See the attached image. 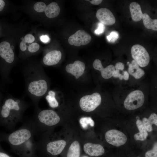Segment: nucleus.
Listing matches in <instances>:
<instances>
[{"mask_svg":"<svg viewBox=\"0 0 157 157\" xmlns=\"http://www.w3.org/2000/svg\"><path fill=\"white\" fill-rule=\"evenodd\" d=\"M83 150L87 154L92 156H98L103 155L105 150L103 147L99 144L87 143L83 146Z\"/></svg>","mask_w":157,"mask_h":157,"instance_id":"obj_15","label":"nucleus"},{"mask_svg":"<svg viewBox=\"0 0 157 157\" xmlns=\"http://www.w3.org/2000/svg\"><path fill=\"white\" fill-rule=\"evenodd\" d=\"M131 52L133 58L139 66L144 67L148 65L150 61L149 55L143 46L135 44L132 47Z\"/></svg>","mask_w":157,"mask_h":157,"instance_id":"obj_7","label":"nucleus"},{"mask_svg":"<svg viewBox=\"0 0 157 157\" xmlns=\"http://www.w3.org/2000/svg\"><path fill=\"white\" fill-rule=\"evenodd\" d=\"M101 102L100 94L98 92H95L82 97L80 100L79 105L83 110L90 112L94 110L100 105Z\"/></svg>","mask_w":157,"mask_h":157,"instance_id":"obj_6","label":"nucleus"},{"mask_svg":"<svg viewBox=\"0 0 157 157\" xmlns=\"http://www.w3.org/2000/svg\"><path fill=\"white\" fill-rule=\"evenodd\" d=\"M105 138L108 143L116 147L124 144L127 140V138L124 133L116 129L107 131L105 133Z\"/></svg>","mask_w":157,"mask_h":157,"instance_id":"obj_8","label":"nucleus"},{"mask_svg":"<svg viewBox=\"0 0 157 157\" xmlns=\"http://www.w3.org/2000/svg\"><path fill=\"white\" fill-rule=\"evenodd\" d=\"M142 19L144 25L147 28L157 31V19H151L149 15L146 13L143 14Z\"/></svg>","mask_w":157,"mask_h":157,"instance_id":"obj_21","label":"nucleus"},{"mask_svg":"<svg viewBox=\"0 0 157 157\" xmlns=\"http://www.w3.org/2000/svg\"><path fill=\"white\" fill-rule=\"evenodd\" d=\"M45 98L51 107L55 108L58 106V103L55 98V93L54 91H49Z\"/></svg>","mask_w":157,"mask_h":157,"instance_id":"obj_24","label":"nucleus"},{"mask_svg":"<svg viewBox=\"0 0 157 157\" xmlns=\"http://www.w3.org/2000/svg\"><path fill=\"white\" fill-rule=\"evenodd\" d=\"M0 56L8 64L14 61V53L9 42L3 41L0 43Z\"/></svg>","mask_w":157,"mask_h":157,"instance_id":"obj_12","label":"nucleus"},{"mask_svg":"<svg viewBox=\"0 0 157 157\" xmlns=\"http://www.w3.org/2000/svg\"><path fill=\"white\" fill-rule=\"evenodd\" d=\"M92 4L98 5L101 3L102 1V0H88Z\"/></svg>","mask_w":157,"mask_h":157,"instance_id":"obj_37","label":"nucleus"},{"mask_svg":"<svg viewBox=\"0 0 157 157\" xmlns=\"http://www.w3.org/2000/svg\"><path fill=\"white\" fill-rule=\"evenodd\" d=\"M80 147L79 142L74 141L70 145L68 150L67 157H80Z\"/></svg>","mask_w":157,"mask_h":157,"instance_id":"obj_22","label":"nucleus"},{"mask_svg":"<svg viewBox=\"0 0 157 157\" xmlns=\"http://www.w3.org/2000/svg\"></svg>","mask_w":157,"mask_h":157,"instance_id":"obj_41","label":"nucleus"},{"mask_svg":"<svg viewBox=\"0 0 157 157\" xmlns=\"http://www.w3.org/2000/svg\"><path fill=\"white\" fill-rule=\"evenodd\" d=\"M98 26L97 28L94 31V33L97 35H99L104 32L105 26L101 22L98 23Z\"/></svg>","mask_w":157,"mask_h":157,"instance_id":"obj_31","label":"nucleus"},{"mask_svg":"<svg viewBox=\"0 0 157 157\" xmlns=\"http://www.w3.org/2000/svg\"><path fill=\"white\" fill-rule=\"evenodd\" d=\"M145 157H157V143L156 142L153 148L147 151L145 154Z\"/></svg>","mask_w":157,"mask_h":157,"instance_id":"obj_27","label":"nucleus"},{"mask_svg":"<svg viewBox=\"0 0 157 157\" xmlns=\"http://www.w3.org/2000/svg\"><path fill=\"white\" fill-rule=\"evenodd\" d=\"M5 4V2L3 0H0V11L3 10Z\"/></svg>","mask_w":157,"mask_h":157,"instance_id":"obj_39","label":"nucleus"},{"mask_svg":"<svg viewBox=\"0 0 157 157\" xmlns=\"http://www.w3.org/2000/svg\"><path fill=\"white\" fill-rule=\"evenodd\" d=\"M85 68V63L83 62L77 60L73 63L67 65L65 67L66 71L74 76L76 78L78 79L83 74Z\"/></svg>","mask_w":157,"mask_h":157,"instance_id":"obj_13","label":"nucleus"},{"mask_svg":"<svg viewBox=\"0 0 157 157\" xmlns=\"http://www.w3.org/2000/svg\"><path fill=\"white\" fill-rule=\"evenodd\" d=\"M35 40V38L33 35L31 34H28L24 36L22 41L26 44V43H32Z\"/></svg>","mask_w":157,"mask_h":157,"instance_id":"obj_30","label":"nucleus"},{"mask_svg":"<svg viewBox=\"0 0 157 157\" xmlns=\"http://www.w3.org/2000/svg\"><path fill=\"white\" fill-rule=\"evenodd\" d=\"M129 9L132 20L135 22L141 20L143 14L140 5L138 3L133 2L131 3Z\"/></svg>","mask_w":157,"mask_h":157,"instance_id":"obj_17","label":"nucleus"},{"mask_svg":"<svg viewBox=\"0 0 157 157\" xmlns=\"http://www.w3.org/2000/svg\"><path fill=\"white\" fill-rule=\"evenodd\" d=\"M136 124L139 132L135 134L134 136L136 140L144 141L145 140L148 135L146 128L141 120L138 119L136 121Z\"/></svg>","mask_w":157,"mask_h":157,"instance_id":"obj_20","label":"nucleus"},{"mask_svg":"<svg viewBox=\"0 0 157 157\" xmlns=\"http://www.w3.org/2000/svg\"><path fill=\"white\" fill-rule=\"evenodd\" d=\"M128 72L137 79L140 78L145 74L144 71L139 67L138 64L134 60H132L131 63L129 64Z\"/></svg>","mask_w":157,"mask_h":157,"instance_id":"obj_18","label":"nucleus"},{"mask_svg":"<svg viewBox=\"0 0 157 157\" xmlns=\"http://www.w3.org/2000/svg\"><path fill=\"white\" fill-rule=\"evenodd\" d=\"M34 130L29 121L10 133H0V140L7 142L19 157H38Z\"/></svg>","mask_w":157,"mask_h":157,"instance_id":"obj_1","label":"nucleus"},{"mask_svg":"<svg viewBox=\"0 0 157 157\" xmlns=\"http://www.w3.org/2000/svg\"><path fill=\"white\" fill-rule=\"evenodd\" d=\"M119 33L116 31H112L110 35L106 37L108 41L111 42H114L119 38Z\"/></svg>","mask_w":157,"mask_h":157,"instance_id":"obj_28","label":"nucleus"},{"mask_svg":"<svg viewBox=\"0 0 157 157\" xmlns=\"http://www.w3.org/2000/svg\"><path fill=\"white\" fill-rule=\"evenodd\" d=\"M119 70L117 69H115L113 76L114 78H119L120 80H122L124 78V75L119 73Z\"/></svg>","mask_w":157,"mask_h":157,"instance_id":"obj_33","label":"nucleus"},{"mask_svg":"<svg viewBox=\"0 0 157 157\" xmlns=\"http://www.w3.org/2000/svg\"><path fill=\"white\" fill-rule=\"evenodd\" d=\"M60 118L55 111L51 109L36 110L32 118L30 120L35 135L38 133L43 126H53L60 121Z\"/></svg>","mask_w":157,"mask_h":157,"instance_id":"obj_4","label":"nucleus"},{"mask_svg":"<svg viewBox=\"0 0 157 157\" xmlns=\"http://www.w3.org/2000/svg\"><path fill=\"white\" fill-rule=\"evenodd\" d=\"M47 6L44 3L39 1L37 2L35 4L33 8L36 11L40 13L44 12Z\"/></svg>","mask_w":157,"mask_h":157,"instance_id":"obj_26","label":"nucleus"},{"mask_svg":"<svg viewBox=\"0 0 157 157\" xmlns=\"http://www.w3.org/2000/svg\"><path fill=\"white\" fill-rule=\"evenodd\" d=\"M142 122L147 131L151 132L152 130V125L153 124L157 125V115L155 113L151 114L148 118L145 117L142 119Z\"/></svg>","mask_w":157,"mask_h":157,"instance_id":"obj_23","label":"nucleus"},{"mask_svg":"<svg viewBox=\"0 0 157 157\" xmlns=\"http://www.w3.org/2000/svg\"><path fill=\"white\" fill-rule=\"evenodd\" d=\"M25 77L27 92L36 109L38 99L47 91L48 83L46 80L40 77L37 70L25 71Z\"/></svg>","mask_w":157,"mask_h":157,"instance_id":"obj_3","label":"nucleus"},{"mask_svg":"<svg viewBox=\"0 0 157 157\" xmlns=\"http://www.w3.org/2000/svg\"><path fill=\"white\" fill-rule=\"evenodd\" d=\"M66 144V142L63 140L49 142L46 145L45 151L51 156H57L62 152Z\"/></svg>","mask_w":157,"mask_h":157,"instance_id":"obj_10","label":"nucleus"},{"mask_svg":"<svg viewBox=\"0 0 157 157\" xmlns=\"http://www.w3.org/2000/svg\"><path fill=\"white\" fill-rule=\"evenodd\" d=\"M93 66L95 69L99 71L102 77L106 79H109L113 76L115 69V66L112 65L104 68L101 61L98 59L94 60Z\"/></svg>","mask_w":157,"mask_h":157,"instance_id":"obj_14","label":"nucleus"},{"mask_svg":"<svg viewBox=\"0 0 157 157\" xmlns=\"http://www.w3.org/2000/svg\"><path fill=\"white\" fill-rule=\"evenodd\" d=\"M124 75V78L125 80H127L129 79V74L128 72L126 71H124L123 72Z\"/></svg>","mask_w":157,"mask_h":157,"instance_id":"obj_38","label":"nucleus"},{"mask_svg":"<svg viewBox=\"0 0 157 157\" xmlns=\"http://www.w3.org/2000/svg\"><path fill=\"white\" fill-rule=\"evenodd\" d=\"M79 122L81 126L84 129L88 128L89 126H93L94 122L92 118L90 117H84L81 118Z\"/></svg>","mask_w":157,"mask_h":157,"instance_id":"obj_25","label":"nucleus"},{"mask_svg":"<svg viewBox=\"0 0 157 157\" xmlns=\"http://www.w3.org/2000/svg\"><path fill=\"white\" fill-rule=\"evenodd\" d=\"M19 47L21 50L22 51H25L27 49V46L26 44L22 41L20 43Z\"/></svg>","mask_w":157,"mask_h":157,"instance_id":"obj_35","label":"nucleus"},{"mask_svg":"<svg viewBox=\"0 0 157 157\" xmlns=\"http://www.w3.org/2000/svg\"><path fill=\"white\" fill-rule=\"evenodd\" d=\"M28 106L21 99L10 97L6 99L0 111V125L8 130H13L22 119L23 114Z\"/></svg>","mask_w":157,"mask_h":157,"instance_id":"obj_2","label":"nucleus"},{"mask_svg":"<svg viewBox=\"0 0 157 157\" xmlns=\"http://www.w3.org/2000/svg\"><path fill=\"white\" fill-rule=\"evenodd\" d=\"M62 57V53L59 50H54L47 53L44 57L43 62L47 66H53L57 64Z\"/></svg>","mask_w":157,"mask_h":157,"instance_id":"obj_16","label":"nucleus"},{"mask_svg":"<svg viewBox=\"0 0 157 157\" xmlns=\"http://www.w3.org/2000/svg\"><path fill=\"white\" fill-rule=\"evenodd\" d=\"M1 141L0 140V142ZM0 157H12L6 151L1 147L0 143Z\"/></svg>","mask_w":157,"mask_h":157,"instance_id":"obj_32","label":"nucleus"},{"mask_svg":"<svg viewBox=\"0 0 157 157\" xmlns=\"http://www.w3.org/2000/svg\"><path fill=\"white\" fill-rule=\"evenodd\" d=\"M96 16L100 22L104 24L111 25L116 22L115 18L112 13L108 9L101 8L98 10Z\"/></svg>","mask_w":157,"mask_h":157,"instance_id":"obj_11","label":"nucleus"},{"mask_svg":"<svg viewBox=\"0 0 157 157\" xmlns=\"http://www.w3.org/2000/svg\"><path fill=\"white\" fill-rule=\"evenodd\" d=\"M60 8L58 3L53 2L48 5L45 9L44 12L46 16L50 18H55L59 14Z\"/></svg>","mask_w":157,"mask_h":157,"instance_id":"obj_19","label":"nucleus"},{"mask_svg":"<svg viewBox=\"0 0 157 157\" xmlns=\"http://www.w3.org/2000/svg\"><path fill=\"white\" fill-rule=\"evenodd\" d=\"M1 107V99H0V111Z\"/></svg>","mask_w":157,"mask_h":157,"instance_id":"obj_40","label":"nucleus"},{"mask_svg":"<svg viewBox=\"0 0 157 157\" xmlns=\"http://www.w3.org/2000/svg\"><path fill=\"white\" fill-rule=\"evenodd\" d=\"M40 39L44 43L48 42L50 40L49 37L46 35L42 36Z\"/></svg>","mask_w":157,"mask_h":157,"instance_id":"obj_36","label":"nucleus"},{"mask_svg":"<svg viewBox=\"0 0 157 157\" xmlns=\"http://www.w3.org/2000/svg\"><path fill=\"white\" fill-rule=\"evenodd\" d=\"M91 39V37L89 33L83 29H79L69 37L68 41L71 45L79 47L88 44Z\"/></svg>","mask_w":157,"mask_h":157,"instance_id":"obj_9","label":"nucleus"},{"mask_svg":"<svg viewBox=\"0 0 157 157\" xmlns=\"http://www.w3.org/2000/svg\"><path fill=\"white\" fill-rule=\"evenodd\" d=\"M40 49L39 44L35 42L33 43L28 46V51L31 53H35L37 51Z\"/></svg>","mask_w":157,"mask_h":157,"instance_id":"obj_29","label":"nucleus"},{"mask_svg":"<svg viewBox=\"0 0 157 157\" xmlns=\"http://www.w3.org/2000/svg\"><path fill=\"white\" fill-rule=\"evenodd\" d=\"M115 68L116 69L118 70H121L122 71L124 70V64L121 62H118L116 63L115 66Z\"/></svg>","mask_w":157,"mask_h":157,"instance_id":"obj_34","label":"nucleus"},{"mask_svg":"<svg viewBox=\"0 0 157 157\" xmlns=\"http://www.w3.org/2000/svg\"><path fill=\"white\" fill-rule=\"evenodd\" d=\"M144 101V96L143 92L137 90L128 94L124 101V106L126 109L133 110L142 106Z\"/></svg>","mask_w":157,"mask_h":157,"instance_id":"obj_5","label":"nucleus"}]
</instances>
